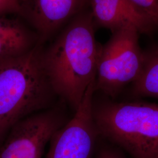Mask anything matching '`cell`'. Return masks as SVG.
<instances>
[{"label":"cell","instance_id":"8992f818","mask_svg":"<svg viewBox=\"0 0 158 158\" xmlns=\"http://www.w3.org/2000/svg\"><path fill=\"white\" fill-rule=\"evenodd\" d=\"M62 126V116L54 110L24 118L12 127L0 148V158H42L46 144Z\"/></svg>","mask_w":158,"mask_h":158},{"label":"cell","instance_id":"3957f363","mask_svg":"<svg viewBox=\"0 0 158 158\" xmlns=\"http://www.w3.org/2000/svg\"><path fill=\"white\" fill-rule=\"evenodd\" d=\"M98 133L136 158H158V104L107 102L93 106Z\"/></svg>","mask_w":158,"mask_h":158},{"label":"cell","instance_id":"6da1fadb","mask_svg":"<svg viewBox=\"0 0 158 158\" xmlns=\"http://www.w3.org/2000/svg\"><path fill=\"white\" fill-rule=\"evenodd\" d=\"M94 26L91 12H81L42 52V66L54 93L75 111L96 79L102 46Z\"/></svg>","mask_w":158,"mask_h":158},{"label":"cell","instance_id":"8fae6325","mask_svg":"<svg viewBox=\"0 0 158 158\" xmlns=\"http://www.w3.org/2000/svg\"><path fill=\"white\" fill-rule=\"evenodd\" d=\"M158 26V0H130Z\"/></svg>","mask_w":158,"mask_h":158},{"label":"cell","instance_id":"7a4b0ae2","mask_svg":"<svg viewBox=\"0 0 158 158\" xmlns=\"http://www.w3.org/2000/svg\"><path fill=\"white\" fill-rule=\"evenodd\" d=\"M42 44L0 57V136L17 122L49 106L55 94L42 62Z\"/></svg>","mask_w":158,"mask_h":158},{"label":"cell","instance_id":"7c38bea8","mask_svg":"<svg viewBox=\"0 0 158 158\" xmlns=\"http://www.w3.org/2000/svg\"><path fill=\"white\" fill-rule=\"evenodd\" d=\"M24 0H0V16L15 14L22 16Z\"/></svg>","mask_w":158,"mask_h":158},{"label":"cell","instance_id":"5b68a950","mask_svg":"<svg viewBox=\"0 0 158 158\" xmlns=\"http://www.w3.org/2000/svg\"><path fill=\"white\" fill-rule=\"evenodd\" d=\"M96 80L91 83L73 118L51 138L46 158H90L98 134L93 115Z\"/></svg>","mask_w":158,"mask_h":158},{"label":"cell","instance_id":"ba28073f","mask_svg":"<svg viewBox=\"0 0 158 158\" xmlns=\"http://www.w3.org/2000/svg\"><path fill=\"white\" fill-rule=\"evenodd\" d=\"M95 25L110 29H134L139 34L149 32L155 25L151 19L130 0H89Z\"/></svg>","mask_w":158,"mask_h":158},{"label":"cell","instance_id":"30bf717a","mask_svg":"<svg viewBox=\"0 0 158 158\" xmlns=\"http://www.w3.org/2000/svg\"><path fill=\"white\" fill-rule=\"evenodd\" d=\"M132 84L134 95L158 98V46L145 53L141 73Z\"/></svg>","mask_w":158,"mask_h":158},{"label":"cell","instance_id":"4fadbf2b","mask_svg":"<svg viewBox=\"0 0 158 158\" xmlns=\"http://www.w3.org/2000/svg\"><path fill=\"white\" fill-rule=\"evenodd\" d=\"M97 158H122L116 153L109 150L102 151Z\"/></svg>","mask_w":158,"mask_h":158},{"label":"cell","instance_id":"52a82bcc","mask_svg":"<svg viewBox=\"0 0 158 158\" xmlns=\"http://www.w3.org/2000/svg\"><path fill=\"white\" fill-rule=\"evenodd\" d=\"M89 0H24L22 17L35 29L42 44L70 19L83 11Z\"/></svg>","mask_w":158,"mask_h":158},{"label":"cell","instance_id":"277c9868","mask_svg":"<svg viewBox=\"0 0 158 158\" xmlns=\"http://www.w3.org/2000/svg\"><path fill=\"white\" fill-rule=\"evenodd\" d=\"M139 34L134 29H119L113 32L102 46L95 90L114 97L139 77L145 59V53L139 44Z\"/></svg>","mask_w":158,"mask_h":158},{"label":"cell","instance_id":"9c48e42d","mask_svg":"<svg viewBox=\"0 0 158 158\" xmlns=\"http://www.w3.org/2000/svg\"><path fill=\"white\" fill-rule=\"evenodd\" d=\"M38 37L17 19L0 16V57L16 56L31 50Z\"/></svg>","mask_w":158,"mask_h":158}]
</instances>
